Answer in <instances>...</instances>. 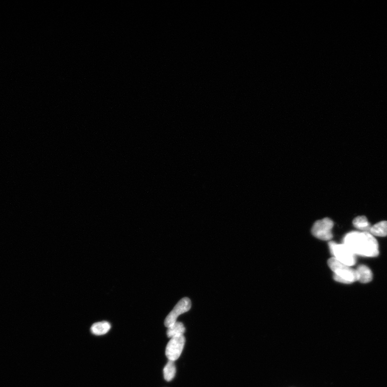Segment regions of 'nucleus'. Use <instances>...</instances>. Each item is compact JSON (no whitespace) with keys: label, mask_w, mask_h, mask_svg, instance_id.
Masks as SVG:
<instances>
[{"label":"nucleus","mask_w":387,"mask_h":387,"mask_svg":"<svg viewBox=\"0 0 387 387\" xmlns=\"http://www.w3.org/2000/svg\"><path fill=\"white\" fill-rule=\"evenodd\" d=\"M343 244L355 256L376 257L379 255L378 241L369 232H349L344 237Z\"/></svg>","instance_id":"1"},{"label":"nucleus","mask_w":387,"mask_h":387,"mask_svg":"<svg viewBox=\"0 0 387 387\" xmlns=\"http://www.w3.org/2000/svg\"><path fill=\"white\" fill-rule=\"evenodd\" d=\"M327 264L334 272V280L342 284H351L358 281L359 276L356 270L352 269L332 257L327 261Z\"/></svg>","instance_id":"2"},{"label":"nucleus","mask_w":387,"mask_h":387,"mask_svg":"<svg viewBox=\"0 0 387 387\" xmlns=\"http://www.w3.org/2000/svg\"><path fill=\"white\" fill-rule=\"evenodd\" d=\"M329 246L331 254L336 259L350 267L355 264L356 256L345 244L330 242Z\"/></svg>","instance_id":"3"},{"label":"nucleus","mask_w":387,"mask_h":387,"mask_svg":"<svg viewBox=\"0 0 387 387\" xmlns=\"http://www.w3.org/2000/svg\"><path fill=\"white\" fill-rule=\"evenodd\" d=\"M333 227V221L329 218H325L314 223L312 227L311 233L312 235L320 240L330 241L333 237L332 233Z\"/></svg>","instance_id":"4"},{"label":"nucleus","mask_w":387,"mask_h":387,"mask_svg":"<svg viewBox=\"0 0 387 387\" xmlns=\"http://www.w3.org/2000/svg\"><path fill=\"white\" fill-rule=\"evenodd\" d=\"M185 341L183 335L174 337L171 339L166 348V355L168 360L175 361L179 358L184 347Z\"/></svg>","instance_id":"5"},{"label":"nucleus","mask_w":387,"mask_h":387,"mask_svg":"<svg viewBox=\"0 0 387 387\" xmlns=\"http://www.w3.org/2000/svg\"><path fill=\"white\" fill-rule=\"evenodd\" d=\"M191 301L187 297H185L178 302L170 313L166 317L165 320L166 327H169L175 324L177 317L189 311L191 309Z\"/></svg>","instance_id":"6"},{"label":"nucleus","mask_w":387,"mask_h":387,"mask_svg":"<svg viewBox=\"0 0 387 387\" xmlns=\"http://www.w3.org/2000/svg\"><path fill=\"white\" fill-rule=\"evenodd\" d=\"M359 276L358 281L363 284L370 282L373 279V274L370 268L366 265H359L356 269Z\"/></svg>","instance_id":"7"},{"label":"nucleus","mask_w":387,"mask_h":387,"mask_svg":"<svg viewBox=\"0 0 387 387\" xmlns=\"http://www.w3.org/2000/svg\"><path fill=\"white\" fill-rule=\"evenodd\" d=\"M111 329V325L107 322H97L91 327V332L94 335L102 336L108 333Z\"/></svg>","instance_id":"8"},{"label":"nucleus","mask_w":387,"mask_h":387,"mask_svg":"<svg viewBox=\"0 0 387 387\" xmlns=\"http://www.w3.org/2000/svg\"><path fill=\"white\" fill-rule=\"evenodd\" d=\"M369 232L374 237L387 236V221H384L376 223L371 226Z\"/></svg>","instance_id":"9"},{"label":"nucleus","mask_w":387,"mask_h":387,"mask_svg":"<svg viewBox=\"0 0 387 387\" xmlns=\"http://www.w3.org/2000/svg\"><path fill=\"white\" fill-rule=\"evenodd\" d=\"M185 330V327L182 322H176L175 324L168 327L167 335L168 338L172 339L174 337L183 335Z\"/></svg>","instance_id":"10"},{"label":"nucleus","mask_w":387,"mask_h":387,"mask_svg":"<svg viewBox=\"0 0 387 387\" xmlns=\"http://www.w3.org/2000/svg\"><path fill=\"white\" fill-rule=\"evenodd\" d=\"M354 226L361 231L370 232L371 227L370 223L365 216L356 217L353 221Z\"/></svg>","instance_id":"11"},{"label":"nucleus","mask_w":387,"mask_h":387,"mask_svg":"<svg viewBox=\"0 0 387 387\" xmlns=\"http://www.w3.org/2000/svg\"><path fill=\"white\" fill-rule=\"evenodd\" d=\"M176 374V367L175 363L169 360L163 369L164 378L167 381H171L175 378Z\"/></svg>","instance_id":"12"}]
</instances>
